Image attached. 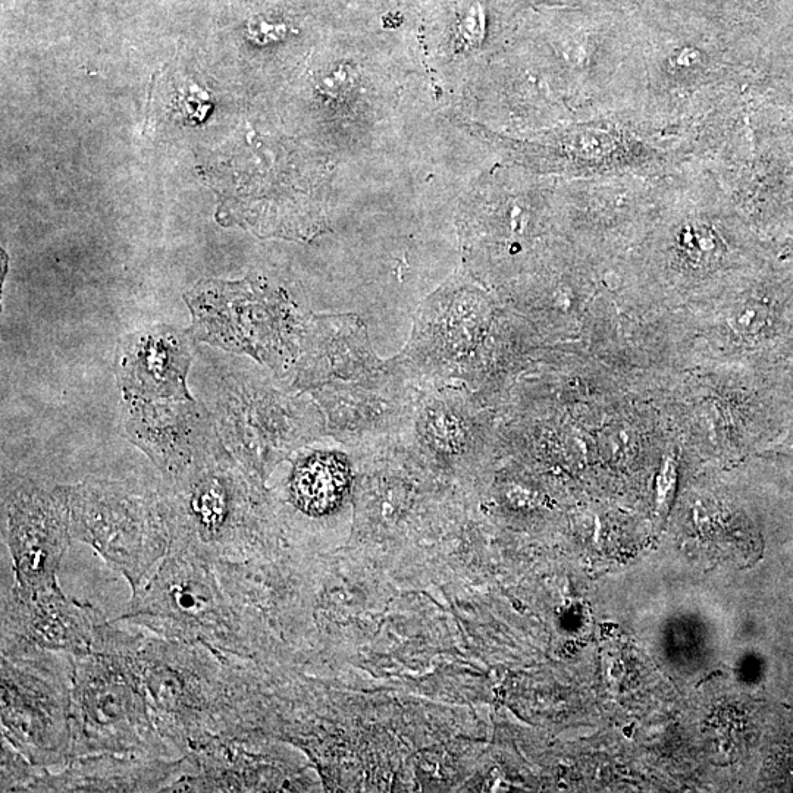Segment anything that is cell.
I'll return each instance as SVG.
<instances>
[{"instance_id": "cell-1", "label": "cell", "mask_w": 793, "mask_h": 793, "mask_svg": "<svg viewBox=\"0 0 793 793\" xmlns=\"http://www.w3.org/2000/svg\"><path fill=\"white\" fill-rule=\"evenodd\" d=\"M119 625L109 622L112 639L133 670L159 733L178 758L216 736L246 733L249 670L241 657Z\"/></svg>"}, {"instance_id": "cell-2", "label": "cell", "mask_w": 793, "mask_h": 793, "mask_svg": "<svg viewBox=\"0 0 793 793\" xmlns=\"http://www.w3.org/2000/svg\"><path fill=\"white\" fill-rule=\"evenodd\" d=\"M71 658L72 758H178L159 733L139 682L112 639L108 620L97 629L92 653Z\"/></svg>"}, {"instance_id": "cell-3", "label": "cell", "mask_w": 793, "mask_h": 793, "mask_svg": "<svg viewBox=\"0 0 793 793\" xmlns=\"http://www.w3.org/2000/svg\"><path fill=\"white\" fill-rule=\"evenodd\" d=\"M171 550L212 561L244 560L260 541V519L246 470L219 441L161 490Z\"/></svg>"}, {"instance_id": "cell-4", "label": "cell", "mask_w": 793, "mask_h": 793, "mask_svg": "<svg viewBox=\"0 0 793 793\" xmlns=\"http://www.w3.org/2000/svg\"><path fill=\"white\" fill-rule=\"evenodd\" d=\"M72 538L92 547L136 591L171 551L161 491L90 479L64 487Z\"/></svg>"}, {"instance_id": "cell-5", "label": "cell", "mask_w": 793, "mask_h": 793, "mask_svg": "<svg viewBox=\"0 0 793 793\" xmlns=\"http://www.w3.org/2000/svg\"><path fill=\"white\" fill-rule=\"evenodd\" d=\"M115 620L221 653L241 658L249 654L219 584L215 561L193 551H169Z\"/></svg>"}, {"instance_id": "cell-6", "label": "cell", "mask_w": 793, "mask_h": 793, "mask_svg": "<svg viewBox=\"0 0 793 793\" xmlns=\"http://www.w3.org/2000/svg\"><path fill=\"white\" fill-rule=\"evenodd\" d=\"M2 736L34 766L72 758V658L52 651L0 654Z\"/></svg>"}, {"instance_id": "cell-7", "label": "cell", "mask_w": 793, "mask_h": 793, "mask_svg": "<svg viewBox=\"0 0 793 793\" xmlns=\"http://www.w3.org/2000/svg\"><path fill=\"white\" fill-rule=\"evenodd\" d=\"M184 299L197 340L249 354L272 368L293 359L296 313L287 297L265 282L202 281Z\"/></svg>"}, {"instance_id": "cell-8", "label": "cell", "mask_w": 793, "mask_h": 793, "mask_svg": "<svg viewBox=\"0 0 793 793\" xmlns=\"http://www.w3.org/2000/svg\"><path fill=\"white\" fill-rule=\"evenodd\" d=\"M0 654L52 651L68 655L92 653L97 629L105 617L89 603L62 592L59 584L25 591L17 582L2 589Z\"/></svg>"}, {"instance_id": "cell-9", "label": "cell", "mask_w": 793, "mask_h": 793, "mask_svg": "<svg viewBox=\"0 0 793 793\" xmlns=\"http://www.w3.org/2000/svg\"><path fill=\"white\" fill-rule=\"evenodd\" d=\"M3 509L5 542L17 585L25 591H39L58 584L72 539L64 487L47 491L28 482L17 485L6 495Z\"/></svg>"}, {"instance_id": "cell-10", "label": "cell", "mask_w": 793, "mask_h": 793, "mask_svg": "<svg viewBox=\"0 0 793 793\" xmlns=\"http://www.w3.org/2000/svg\"><path fill=\"white\" fill-rule=\"evenodd\" d=\"M210 422L193 400L133 401L128 437L140 447L165 479L175 478L219 443L209 435Z\"/></svg>"}, {"instance_id": "cell-11", "label": "cell", "mask_w": 793, "mask_h": 793, "mask_svg": "<svg viewBox=\"0 0 793 793\" xmlns=\"http://www.w3.org/2000/svg\"><path fill=\"white\" fill-rule=\"evenodd\" d=\"M183 773V757L81 755L62 769H43L28 792H168Z\"/></svg>"}, {"instance_id": "cell-12", "label": "cell", "mask_w": 793, "mask_h": 793, "mask_svg": "<svg viewBox=\"0 0 793 793\" xmlns=\"http://www.w3.org/2000/svg\"><path fill=\"white\" fill-rule=\"evenodd\" d=\"M191 353L184 332L156 327L133 335L118 359L122 393L131 401L193 400L187 390Z\"/></svg>"}, {"instance_id": "cell-13", "label": "cell", "mask_w": 793, "mask_h": 793, "mask_svg": "<svg viewBox=\"0 0 793 793\" xmlns=\"http://www.w3.org/2000/svg\"><path fill=\"white\" fill-rule=\"evenodd\" d=\"M349 482V466L343 457L316 453L294 469L291 497L303 513L315 517L325 516L340 506Z\"/></svg>"}, {"instance_id": "cell-14", "label": "cell", "mask_w": 793, "mask_h": 793, "mask_svg": "<svg viewBox=\"0 0 793 793\" xmlns=\"http://www.w3.org/2000/svg\"><path fill=\"white\" fill-rule=\"evenodd\" d=\"M0 791L6 792H28L30 786L36 782L37 777L42 774L43 767L34 766L28 758H25L17 748L12 747L6 738L2 736V748H0Z\"/></svg>"}, {"instance_id": "cell-15", "label": "cell", "mask_w": 793, "mask_h": 793, "mask_svg": "<svg viewBox=\"0 0 793 793\" xmlns=\"http://www.w3.org/2000/svg\"><path fill=\"white\" fill-rule=\"evenodd\" d=\"M484 34V14L478 3H473L469 11L457 24L456 46L459 49L476 46Z\"/></svg>"}, {"instance_id": "cell-16", "label": "cell", "mask_w": 793, "mask_h": 793, "mask_svg": "<svg viewBox=\"0 0 793 793\" xmlns=\"http://www.w3.org/2000/svg\"><path fill=\"white\" fill-rule=\"evenodd\" d=\"M791 435H792V444H793V429H792V434Z\"/></svg>"}]
</instances>
